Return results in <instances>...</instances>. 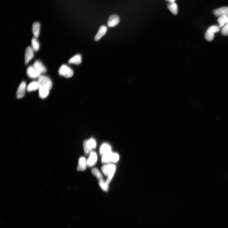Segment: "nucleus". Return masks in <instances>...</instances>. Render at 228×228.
<instances>
[{
    "instance_id": "obj_1",
    "label": "nucleus",
    "mask_w": 228,
    "mask_h": 228,
    "mask_svg": "<svg viewBox=\"0 0 228 228\" xmlns=\"http://www.w3.org/2000/svg\"><path fill=\"white\" fill-rule=\"evenodd\" d=\"M101 169L104 175L108 176L106 181L109 185L114 176L116 170V166L114 164H109L103 165Z\"/></svg>"
},
{
    "instance_id": "obj_2",
    "label": "nucleus",
    "mask_w": 228,
    "mask_h": 228,
    "mask_svg": "<svg viewBox=\"0 0 228 228\" xmlns=\"http://www.w3.org/2000/svg\"><path fill=\"white\" fill-rule=\"evenodd\" d=\"M39 87H43L50 90L53 87V82L51 79L48 76L41 75L37 81Z\"/></svg>"
},
{
    "instance_id": "obj_3",
    "label": "nucleus",
    "mask_w": 228,
    "mask_h": 228,
    "mask_svg": "<svg viewBox=\"0 0 228 228\" xmlns=\"http://www.w3.org/2000/svg\"><path fill=\"white\" fill-rule=\"evenodd\" d=\"M119 159V156L117 153L112 152L104 154L102 156V161L103 163L110 162H117Z\"/></svg>"
},
{
    "instance_id": "obj_4",
    "label": "nucleus",
    "mask_w": 228,
    "mask_h": 228,
    "mask_svg": "<svg viewBox=\"0 0 228 228\" xmlns=\"http://www.w3.org/2000/svg\"><path fill=\"white\" fill-rule=\"evenodd\" d=\"M220 29V27L217 25H213L209 27L205 33L206 40L209 41H212L214 38L215 33L219 31Z\"/></svg>"
},
{
    "instance_id": "obj_5",
    "label": "nucleus",
    "mask_w": 228,
    "mask_h": 228,
    "mask_svg": "<svg viewBox=\"0 0 228 228\" xmlns=\"http://www.w3.org/2000/svg\"><path fill=\"white\" fill-rule=\"evenodd\" d=\"M58 73L66 78H70L73 75V71L70 67L66 65H62L58 70Z\"/></svg>"
},
{
    "instance_id": "obj_6",
    "label": "nucleus",
    "mask_w": 228,
    "mask_h": 228,
    "mask_svg": "<svg viewBox=\"0 0 228 228\" xmlns=\"http://www.w3.org/2000/svg\"><path fill=\"white\" fill-rule=\"evenodd\" d=\"M26 88V82L25 81L22 82L19 86L17 91L16 97L18 98H21L24 97Z\"/></svg>"
},
{
    "instance_id": "obj_7",
    "label": "nucleus",
    "mask_w": 228,
    "mask_h": 228,
    "mask_svg": "<svg viewBox=\"0 0 228 228\" xmlns=\"http://www.w3.org/2000/svg\"><path fill=\"white\" fill-rule=\"evenodd\" d=\"M98 159L97 153L95 152H91L89 156V158L87 160V166L92 167L96 164Z\"/></svg>"
},
{
    "instance_id": "obj_8",
    "label": "nucleus",
    "mask_w": 228,
    "mask_h": 228,
    "mask_svg": "<svg viewBox=\"0 0 228 228\" xmlns=\"http://www.w3.org/2000/svg\"><path fill=\"white\" fill-rule=\"evenodd\" d=\"M26 72L28 76L32 79L38 78L41 74L34 68L33 66H29L27 69Z\"/></svg>"
},
{
    "instance_id": "obj_9",
    "label": "nucleus",
    "mask_w": 228,
    "mask_h": 228,
    "mask_svg": "<svg viewBox=\"0 0 228 228\" xmlns=\"http://www.w3.org/2000/svg\"><path fill=\"white\" fill-rule=\"evenodd\" d=\"M120 21L119 17L116 15H112L109 17L108 25L110 27H113L117 25Z\"/></svg>"
},
{
    "instance_id": "obj_10",
    "label": "nucleus",
    "mask_w": 228,
    "mask_h": 228,
    "mask_svg": "<svg viewBox=\"0 0 228 228\" xmlns=\"http://www.w3.org/2000/svg\"><path fill=\"white\" fill-rule=\"evenodd\" d=\"M34 51L31 47H28L26 49L25 54V64L26 65H27L33 58Z\"/></svg>"
},
{
    "instance_id": "obj_11",
    "label": "nucleus",
    "mask_w": 228,
    "mask_h": 228,
    "mask_svg": "<svg viewBox=\"0 0 228 228\" xmlns=\"http://www.w3.org/2000/svg\"><path fill=\"white\" fill-rule=\"evenodd\" d=\"M87 166V161L86 158L83 157H81L79 160L77 170L84 171L86 169Z\"/></svg>"
},
{
    "instance_id": "obj_12",
    "label": "nucleus",
    "mask_w": 228,
    "mask_h": 228,
    "mask_svg": "<svg viewBox=\"0 0 228 228\" xmlns=\"http://www.w3.org/2000/svg\"><path fill=\"white\" fill-rule=\"evenodd\" d=\"M34 68L41 74L45 73L47 72L46 68L39 61H36L33 65Z\"/></svg>"
},
{
    "instance_id": "obj_13",
    "label": "nucleus",
    "mask_w": 228,
    "mask_h": 228,
    "mask_svg": "<svg viewBox=\"0 0 228 228\" xmlns=\"http://www.w3.org/2000/svg\"><path fill=\"white\" fill-rule=\"evenodd\" d=\"M107 30V27L105 25L102 26L100 28L98 32L96 35L95 41H97L102 38L106 33Z\"/></svg>"
},
{
    "instance_id": "obj_14",
    "label": "nucleus",
    "mask_w": 228,
    "mask_h": 228,
    "mask_svg": "<svg viewBox=\"0 0 228 228\" xmlns=\"http://www.w3.org/2000/svg\"><path fill=\"white\" fill-rule=\"evenodd\" d=\"M112 152L110 146L107 143H104L102 145L100 149V154L103 156L104 154Z\"/></svg>"
},
{
    "instance_id": "obj_15",
    "label": "nucleus",
    "mask_w": 228,
    "mask_h": 228,
    "mask_svg": "<svg viewBox=\"0 0 228 228\" xmlns=\"http://www.w3.org/2000/svg\"><path fill=\"white\" fill-rule=\"evenodd\" d=\"M214 14L216 17H220L225 14H228V7H223L215 9L213 12Z\"/></svg>"
},
{
    "instance_id": "obj_16",
    "label": "nucleus",
    "mask_w": 228,
    "mask_h": 228,
    "mask_svg": "<svg viewBox=\"0 0 228 228\" xmlns=\"http://www.w3.org/2000/svg\"><path fill=\"white\" fill-rule=\"evenodd\" d=\"M40 25L39 22H35L32 27V31L34 37L37 38L39 35Z\"/></svg>"
},
{
    "instance_id": "obj_17",
    "label": "nucleus",
    "mask_w": 228,
    "mask_h": 228,
    "mask_svg": "<svg viewBox=\"0 0 228 228\" xmlns=\"http://www.w3.org/2000/svg\"><path fill=\"white\" fill-rule=\"evenodd\" d=\"M39 96L42 99L46 98L49 95L50 90L43 87H40L38 89Z\"/></svg>"
},
{
    "instance_id": "obj_18",
    "label": "nucleus",
    "mask_w": 228,
    "mask_h": 228,
    "mask_svg": "<svg viewBox=\"0 0 228 228\" xmlns=\"http://www.w3.org/2000/svg\"><path fill=\"white\" fill-rule=\"evenodd\" d=\"M228 20V14L223 15L219 17L218 19L219 26L221 28L224 26Z\"/></svg>"
},
{
    "instance_id": "obj_19",
    "label": "nucleus",
    "mask_w": 228,
    "mask_h": 228,
    "mask_svg": "<svg viewBox=\"0 0 228 228\" xmlns=\"http://www.w3.org/2000/svg\"><path fill=\"white\" fill-rule=\"evenodd\" d=\"M167 8L174 15H176L178 14V6L175 3H170L167 5Z\"/></svg>"
},
{
    "instance_id": "obj_20",
    "label": "nucleus",
    "mask_w": 228,
    "mask_h": 228,
    "mask_svg": "<svg viewBox=\"0 0 228 228\" xmlns=\"http://www.w3.org/2000/svg\"><path fill=\"white\" fill-rule=\"evenodd\" d=\"M81 56L79 54H77L71 58L68 62L70 64L79 65L81 63Z\"/></svg>"
},
{
    "instance_id": "obj_21",
    "label": "nucleus",
    "mask_w": 228,
    "mask_h": 228,
    "mask_svg": "<svg viewBox=\"0 0 228 228\" xmlns=\"http://www.w3.org/2000/svg\"><path fill=\"white\" fill-rule=\"evenodd\" d=\"M39 85L37 81H33L31 82L27 87L26 89L28 92L35 91L39 89Z\"/></svg>"
},
{
    "instance_id": "obj_22",
    "label": "nucleus",
    "mask_w": 228,
    "mask_h": 228,
    "mask_svg": "<svg viewBox=\"0 0 228 228\" xmlns=\"http://www.w3.org/2000/svg\"><path fill=\"white\" fill-rule=\"evenodd\" d=\"M91 171L92 174L97 178L99 181L104 180L103 175L97 168H94Z\"/></svg>"
},
{
    "instance_id": "obj_23",
    "label": "nucleus",
    "mask_w": 228,
    "mask_h": 228,
    "mask_svg": "<svg viewBox=\"0 0 228 228\" xmlns=\"http://www.w3.org/2000/svg\"><path fill=\"white\" fill-rule=\"evenodd\" d=\"M32 48L35 51H37L40 48V44L37 38L33 37L31 40Z\"/></svg>"
},
{
    "instance_id": "obj_24",
    "label": "nucleus",
    "mask_w": 228,
    "mask_h": 228,
    "mask_svg": "<svg viewBox=\"0 0 228 228\" xmlns=\"http://www.w3.org/2000/svg\"><path fill=\"white\" fill-rule=\"evenodd\" d=\"M83 147L85 155L87 156H89L91 153L92 152V150L88 147L87 144V140H85L84 142Z\"/></svg>"
},
{
    "instance_id": "obj_25",
    "label": "nucleus",
    "mask_w": 228,
    "mask_h": 228,
    "mask_svg": "<svg viewBox=\"0 0 228 228\" xmlns=\"http://www.w3.org/2000/svg\"><path fill=\"white\" fill-rule=\"evenodd\" d=\"M87 144L88 147L91 150L95 149L97 146V143L96 141L93 139L91 138L87 140Z\"/></svg>"
},
{
    "instance_id": "obj_26",
    "label": "nucleus",
    "mask_w": 228,
    "mask_h": 228,
    "mask_svg": "<svg viewBox=\"0 0 228 228\" xmlns=\"http://www.w3.org/2000/svg\"><path fill=\"white\" fill-rule=\"evenodd\" d=\"M99 185L101 189L104 192H107L108 190V185L106 181L103 180L99 181Z\"/></svg>"
},
{
    "instance_id": "obj_27",
    "label": "nucleus",
    "mask_w": 228,
    "mask_h": 228,
    "mask_svg": "<svg viewBox=\"0 0 228 228\" xmlns=\"http://www.w3.org/2000/svg\"><path fill=\"white\" fill-rule=\"evenodd\" d=\"M221 33L224 36H228V20L222 29Z\"/></svg>"
},
{
    "instance_id": "obj_28",
    "label": "nucleus",
    "mask_w": 228,
    "mask_h": 228,
    "mask_svg": "<svg viewBox=\"0 0 228 228\" xmlns=\"http://www.w3.org/2000/svg\"><path fill=\"white\" fill-rule=\"evenodd\" d=\"M167 1L170 3H174L175 2V0H166Z\"/></svg>"
}]
</instances>
